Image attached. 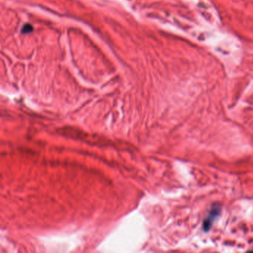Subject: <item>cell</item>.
Segmentation results:
<instances>
[{
    "instance_id": "obj_1",
    "label": "cell",
    "mask_w": 253,
    "mask_h": 253,
    "mask_svg": "<svg viewBox=\"0 0 253 253\" xmlns=\"http://www.w3.org/2000/svg\"><path fill=\"white\" fill-rule=\"evenodd\" d=\"M221 213V207L218 206H214L211 208V211H210L209 214L208 215L207 218L204 220V231L207 232L210 230L211 227L212 223L214 222L216 218L220 215Z\"/></svg>"
},
{
    "instance_id": "obj_2",
    "label": "cell",
    "mask_w": 253,
    "mask_h": 253,
    "mask_svg": "<svg viewBox=\"0 0 253 253\" xmlns=\"http://www.w3.org/2000/svg\"><path fill=\"white\" fill-rule=\"evenodd\" d=\"M22 34H28V33L32 32L33 27L29 24H26L22 27Z\"/></svg>"
}]
</instances>
